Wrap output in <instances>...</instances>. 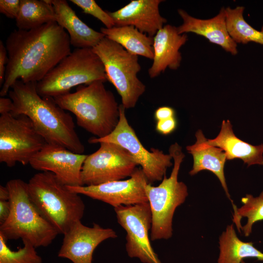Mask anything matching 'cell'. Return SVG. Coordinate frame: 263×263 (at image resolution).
<instances>
[{
	"instance_id": "cell-29",
	"label": "cell",
	"mask_w": 263,
	"mask_h": 263,
	"mask_svg": "<svg viewBox=\"0 0 263 263\" xmlns=\"http://www.w3.org/2000/svg\"><path fill=\"white\" fill-rule=\"evenodd\" d=\"M19 7V0H0V12L8 18L16 19Z\"/></svg>"
},
{
	"instance_id": "cell-21",
	"label": "cell",
	"mask_w": 263,
	"mask_h": 263,
	"mask_svg": "<svg viewBox=\"0 0 263 263\" xmlns=\"http://www.w3.org/2000/svg\"><path fill=\"white\" fill-rule=\"evenodd\" d=\"M208 143L222 149L227 160L240 159L248 166L263 165V144L253 146L238 138L234 133L229 120H223L220 132L213 139H207Z\"/></svg>"
},
{
	"instance_id": "cell-15",
	"label": "cell",
	"mask_w": 263,
	"mask_h": 263,
	"mask_svg": "<svg viewBox=\"0 0 263 263\" xmlns=\"http://www.w3.org/2000/svg\"><path fill=\"white\" fill-rule=\"evenodd\" d=\"M58 256L73 263H92L96 247L105 240L117 237L112 228L94 224L93 227L84 225L81 220L75 222L64 235Z\"/></svg>"
},
{
	"instance_id": "cell-23",
	"label": "cell",
	"mask_w": 263,
	"mask_h": 263,
	"mask_svg": "<svg viewBox=\"0 0 263 263\" xmlns=\"http://www.w3.org/2000/svg\"><path fill=\"white\" fill-rule=\"evenodd\" d=\"M220 253L217 263H240L243 259L254 258L263 261V253L252 242H244L237 237L233 225L227 226L219 238Z\"/></svg>"
},
{
	"instance_id": "cell-31",
	"label": "cell",
	"mask_w": 263,
	"mask_h": 263,
	"mask_svg": "<svg viewBox=\"0 0 263 263\" xmlns=\"http://www.w3.org/2000/svg\"><path fill=\"white\" fill-rule=\"evenodd\" d=\"M8 61V53L2 41H0V86H2L6 70Z\"/></svg>"
},
{
	"instance_id": "cell-1",
	"label": "cell",
	"mask_w": 263,
	"mask_h": 263,
	"mask_svg": "<svg viewBox=\"0 0 263 263\" xmlns=\"http://www.w3.org/2000/svg\"><path fill=\"white\" fill-rule=\"evenodd\" d=\"M8 61L0 95L18 80L38 82L71 53L70 37L56 21L29 30H15L5 41Z\"/></svg>"
},
{
	"instance_id": "cell-33",
	"label": "cell",
	"mask_w": 263,
	"mask_h": 263,
	"mask_svg": "<svg viewBox=\"0 0 263 263\" xmlns=\"http://www.w3.org/2000/svg\"><path fill=\"white\" fill-rule=\"evenodd\" d=\"M9 201H0V225L2 224L8 218L10 212Z\"/></svg>"
},
{
	"instance_id": "cell-7",
	"label": "cell",
	"mask_w": 263,
	"mask_h": 263,
	"mask_svg": "<svg viewBox=\"0 0 263 263\" xmlns=\"http://www.w3.org/2000/svg\"><path fill=\"white\" fill-rule=\"evenodd\" d=\"M99 80H107L100 58L92 48H76L36 83V90L41 97L54 98Z\"/></svg>"
},
{
	"instance_id": "cell-25",
	"label": "cell",
	"mask_w": 263,
	"mask_h": 263,
	"mask_svg": "<svg viewBox=\"0 0 263 263\" xmlns=\"http://www.w3.org/2000/svg\"><path fill=\"white\" fill-rule=\"evenodd\" d=\"M244 6H238L234 9L225 8L226 23L228 32L237 44H246L253 42L263 45V26L261 30L252 27L244 19Z\"/></svg>"
},
{
	"instance_id": "cell-32",
	"label": "cell",
	"mask_w": 263,
	"mask_h": 263,
	"mask_svg": "<svg viewBox=\"0 0 263 263\" xmlns=\"http://www.w3.org/2000/svg\"><path fill=\"white\" fill-rule=\"evenodd\" d=\"M154 115L157 121L165 120L174 117L175 111L171 107L162 106L155 110Z\"/></svg>"
},
{
	"instance_id": "cell-30",
	"label": "cell",
	"mask_w": 263,
	"mask_h": 263,
	"mask_svg": "<svg viewBox=\"0 0 263 263\" xmlns=\"http://www.w3.org/2000/svg\"><path fill=\"white\" fill-rule=\"evenodd\" d=\"M176 124L174 117L157 121L156 124V130L161 134L167 135L175 130Z\"/></svg>"
},
{
	"instance_id": "cell-22",
	"label": "cell",
	"mask_w": 263,
	"mask_h": 263,
	"mask_svg": "<svg viewBox=\"0 0 263 263\" xmlns=\"http://www.w3.org/2000/svg\"><path fill=\"white\" fill-rule=\"evenodd\" d=\"M100 31L106 38L120 44L131 54L153 59V37L140 32L134 26L102 27Z\"/></svg>"
},
{
	"instance_id": "cell-14",
	"label": "cell",
	"mask_w": 263,
	"mask_h": 263,
	"mask_svg": "<svg viewBox=\"0 0 263 263\" xmlns=\"http://www.w3.org/2000/svg\"><path fill=\"white\" fill-rule=\"evenodd\" d=\"M87 155L46 143L31 159L29 164L37 170L52 172L66 186H83L81 171Z\"/></svg>"
},
{
	"instance_id": "cell-35",
	"label": "cell",
	"mask_w": 263,
	"mask_h": 263,
	"mask_svg": "<svg viewBox=\"0 0 263 263\" xmlns=\"http://www.w3.org/2000/svg\"><path fill=\"white\" fill-rule=\"evenodd\" d=\"M9 199V190L5 185L0 186V201H8Z\"/></svg>"
},
{
	"instance_id": "cell-8",
	"label": "cell",
	"mask_w": 263,
	"mask_h": 263,
	"mask_svg": "<svg viewBox=\"0 0 263 263\" xmlns=\"http://www.w3.org/2000/svg\"><path fill=\"white\" fill-rule=\"evenodd\" d=\"M92 49L103 64L107 80L120 95L122 106L125 109L134 108L146 90L137 77L141 69L138 56L106 37Z\"/></svg>"
},
{
	"instance_id": "cell-36",
	"label": "cell",
	"mask_w": 263,
	"mask_h": 263,
	"mask_svg": "<svg viewBox=\"0 0 263 263\" xmlns=\"http://www.w3.org/2000/svg\"><path fill=\"white\" fill-rule=\"evenodd\" d=\"M240 263H245L243 261H242Z\"/></svg>"
},
{
	"instance_id": "cell-5",
	"label": "cell",
	"mask_w": 263,
	"mask_h": 263,
	"mask_svg": "<svg viewBox=\"0 0 263 263\" xmlns=\"http://www.w3.org/2000/svg\"><path fill=\"white\" fill-rule=\"evenodd\" d=\"M9 192L10 212L0 225V232L6 239H21L35 247L47 246L58 234L39 213L28 194L27 183L14 179L6 184Z\"/></svg>"
},
{
	"instance_id": "cell-34",
	"label": "cell",
	"mask_w": 263,
	"mask_h": 263,
	"mask_svg": "<svg viewBox=\"0 0 263 263\" xmlns=\"http://www.w3.org/2000/svg\"><path fill=\"white\" fill-rule=\"evenodd\" d=\"M13 107V103L10 98L1 97L0 98V113L1 115L11 113Z\"/></svg>"
},
{
	"instance_id": "cell-6",
	"label": "cell",
	"mask_w": 263,
	"mask_h": 263,
	"mask_svg": "<svg viewBox=\"0 0 263 263\" xmlns=\"http://www.w3.org/2000/svg\"><path fill=\"white\" fill-rule=\"evenodd\" d=\"M169 154L174 160L170 176L167 177L165 175L157 186L148 183L145 187L152 216L151 241L167 240L172 237L174 212L188 195L186 185L178 180L180 166L185 156L182 147L177 143L172 144Z\"/></svg>"
},
{
	"instance_id": "cell-2",
	"label": "cell",
	"mask_w": 263,
	"mask_h": 263,
	"mask_svg": "<svg viewBox=\"0 0 263 263\" xmlns=\"http://www.w3.org/2000/svg\"><path fill=\"white\" fill-rule=\"evenodd\" d=\"M36 83H24L21 80L15 82L8 94L13 103L10 113L28 117L47 143L83 154L84 146L75 131L72 116L59 106L54 98L40 96Z\"/></svg>"
},
{
	"instance_id": "cell-4",
	"label": "cell",
	"mask_w": 263,
	"mask_h": 263,
	"mask_svg": "<svg viewBox=\"0 0 263 263\" xmlns=\"http://www.w3.org/2000/svg\"><path fill=\"white\" fill-rule=\"evenodd\" d=\"M27 185L31 201L58 234L64 235L82 218L85 206L79 194L69 190L52 172L36 173Z\"/></svg>"
},
{
	"instance_id": "cell-9",
	"label": "cell",
	"mask_w": 263,
	"mask_h": 263,
	"mask_svg": "<svg viewBox=\"0 0 263 263\" xmlns=\"http://www.w3.org/2000/svg\"><path fill=\"white\" fill-rule=\"evenodd\" d=\"M46 143L27 116L0 115V163L8 167L17 163L26 165Z\"/></svg>"
},
{
	"instance_id": "cell-19",
	"label": "cell",
	"mask_w": 263,
	"mask_h": 263,
	"mask_svg": "<svg viewBox=\"0 0 263 263\" xmlns=\"http://www.w3.org/2000/svg\"><path fill=\"white\" fill-rule=\"evenodd\" d=\"M56 21L67 31L71 45L76 48H93L105 37L83 22L65 0H51Z\"/></svg>"
},
{
	"instance_id": "cell-12",
	"label": "cell",
	"mask_w": 263,
	"mask_h": 263,
	"mask_svg": "<svg viewBox=\"0 0 263 263\" xmlns=\"http://www.w3.org/2000/svg\"><path fill=\"white\" fill-rule=\"evenodd\" d=\"M117 222L126 232V250L143 263H162L154 251L149 231L152 216L148 202L114 208Z\"/></svg>"
},
{
	"instance_id": "cell-3",
	"label": "cell",
	"mask_w": 263,
	"mask_h": 263,
	"mask_svg": "<svg viewBox=\"0 0 263 263\" xmlns=\"http://www.w3.org/2000/svg\"><path fill=\"white\" fill-rule=\"evenodd\" d=\"M105 82L80 85L74 93L54 98L59 106L75 115L78 126L99 138L113 132L120 116L119 105Z\"/></svg>"
},
{
	"instance_id": "cell-24",
	"label": "cell",
	"mask_w": 263,
	"mask_h": 263,
	"mask_svg": "<svg viewBox=\"0 0 263 263\" xmlns=\"http://www.w3.org/2000/svg\"><path fill=\"white\" fill-rule=\"evenodd\" d=\"M16 19L18 29L29 30L52 21H56L51 0H20Z\"/></svg>"
},
{
	"instance_id": "cell-18",
	"label": "cell",
	"mask_w": 263,
	"mask_h": 263,
	"mask_svg": "<svg viewBox=\"0 0 263 263\" xmlns=\"http://www.w3.org/2000/svg\"><path fill=\"white\" fill-rule=\"evenodd\" d=\"M178 13L183 21L181 25L177 27L179 34L193 33L202 36L232 55L237 54V44L231 38L227 29L224 7L216 16L207 19L193 17L183 9H178Z\"/></svg>"
},
{
	"instance_id": "cell-16",
	"label": "cell",
	"mask_w": 263,
	"mask_h": 263,
	"mask_svg": "<svg viewBox=\"0 0 263 263\" xmlns=\"http://www.w3.org/2000/svg\"><path fill=\"white\" fill-rule=\"evenodd\" d=\"M162 0H133L122 8L108 13L115 26H132L153 37L167 20L159 12Z\"/></svg>"
},
{
	"instance_id": "cell-26",
	"label": "cell",
	"mask_w": 263,
	"mask_h": 263,
	"mask_svg": "<svg viewBox=\"0 0 263 263\" xmlns=\"http://www.w3.org/2000/svg\"><path fill=\"white\" fill-rule=\"evenodd\" d=\"M241 201L243 205L240 208L233 205V221L247 237L251 233L254 224L263 220V191L258 197L246 194Z\"/></svg>"
},
{
	"instance_id": "cell-27",
	"label": "cell",
	"mask_w": 263,
	"mask_h": 263,
	"mask_svg": "<svg viewBox=\"0 0 263 263\" xmlns=\"http://www.w3.org/2000/svg\"><path fill=\"white\" fill-rule=\"evenodd\" d=\"M7 240L0 232V263H42V258L29 242L23 240V246L12 250L7 244Z\"/></svg>"
},
{
	"instance_id": "cell-20",
	"label": "cell",
	"mask_w": 263,
	"mask_h": 263,
	"mask_svg": "<svg viewBox=\"0 0 263 263\" xmlns=\"http://www.w3.org/2000/svg\"><path fill=\"white\" fill-rule=\"evenodd\" d=\"M195 137V143L186 147L193 159V167L189 174L194 175L204 170L212 172L219 179L227 197L231 200L224 174L226 153L222 149L209 145L202 130L196 132Z\"/></svg>"
},
{
	"instance_id": "cell-17",
	"label": "cell",
	"mask_w": 263,
	"mask_h": 263,
	"mask_svg": "<svg viewBox=\"0 0 263 263\" xmlns=\"http://www.w3.org/2000/svg\"><path fill=\"white\" fill-rule=\"evenodd\" d=\"M188 40L186 34H179L177 27L167 24L157 31L153 37L154 56L148 73L154 78L167 68L177 69L182 60L180 48Z\"/></svg>"
},
{
	"instance_id": "cell-10",
	"label": "cell",
	"mask_w": 263,
	"mask_h": 263,
	"mask_svg": "<svg viewBox=\"0 0 263 263\" xmlns=\"http://www.w3.org/2000/svg\"><path fill=\"white\" fill-rule=\"evenodd\" d=\"M125 109L119 105V120L116 128L108 135L103 138H91L92 144L109 142L118 145L126 149L133 157L145 174L149 183L162 181L168 169L172 166V156L163 150L151 148L147 150L130 125L125 115Z\"/></svg>"
},
{
	"instance_id": "cell-11",
	"label": "cell",
	"mask_w": 263,
	"mask_h": 263,
	"mask_svg": "<svg viewBox=\"0 0 263 263\" xmlns=\"http://www.w3.org/2000/svg\"><path fill=\"white\" fill-rule=\"evenodd\" d=\"M99 148L88 155L81 171L83 186H95L129 178L138 165L121 146L101 142Z\"/></svg>"
},
{
	"instance_id": "cell-28",
	"label": "cell",
	"mask_w": 263,
	"mask_h": 263,
	"mask_svg": "<svg viewBox=\"0 0 263 263\" xmlns=\"http://www.w3.org/2000/svg\"><path fill=\"white\" fill-rule=\"evenodd\" d=\"M70 1L80 7L84 13L97 19L106 28L115 26L114 22L108 11L103 10L94 0H70Z\"/></svg>"
},
{
	"instance_id": "cell-13",
	"label": "cell",
	"mask_w": 263,
	"mask_h": 263,
	"mask_svg": "<svg viewBox=\"0 0 263 263\" xmlns=\"http://www.w3.org/2000/svg\"><path fill=\"white\" fill-rule=\"evenodd\" d=\"M149 183L141 168H136L127 179L95 186H66L71 191L101 201L113 207L148 202L145 186Z\"/></svg>"
}]
</instances>
